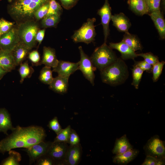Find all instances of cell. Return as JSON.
<instances>
[{"instance_id":"obj_1","label":"cell","mask_w":165,"mask_h":165,"mask_svg":"<svg viewBox=\"0 0 165 165\" xmlns=\"http://www.w3.org/2000/svg\"><path fill=\"white\" fill-rule=\"evenodd\" d=\"M12 131L10 134L0 141V152L3 154L14 148H29L44 141L46 137L44 129L36 125L27 127L18 125Z\"/></svg>"},{"instance_id":"obj_2","label":"cell","mask_w":165,"mask_h":165,"mask_svg":"<svg viewBox=\"0 0 165 165\" xmlns=\"http://www.w3.org/2000/svg\"><path fill=\"white\" fill-rule=\"evenodd\" d=\"M100 71L102 82L113 86L124 82L129 76L127 66L120 58H118L115 62Z\"/></svg>"},{"instance_id":"obj_3","label":"cell","mask_w":165,"mask_h":165,"mask_svg":"<svg viewBox=\"0 0 165 165\" xmlns=\"http://www.w3.org/2000/svg\"><path fill=\"white\" fill-rule=\"evenodd\" d=\"M50 0H16L10 6L9 13L16 20L22 22L30 20L41 6Z\"/></svg>"},{"instance_id":"obj_4","label":"cell","mask_w":165,"mask_h":165,"mask_svg":"<svg viewBox=\"0 0 165 165\" xmlns=\"http://www.w3.org/2000/svg\"><path fill=\"white\" fill-rule=\"evenodd\" d=\"M90 58L94 67L101 71L115 62L118 58L112 49L104 42L94 50Z\"/></svg>"},{"instance_id":"obj_5","label":"cell","mask_w":165,"mask_h":165,"mask_svg":"<svg viewBox=\"0 0 165 165\" xmlns=\"http://www.w3.org/2000/svg\"><path fill=\"white\" fill-rule=\"evenodd\" d=\"M38 30V24L32 20L22 22L17 28L20 41L31 49L35 45V37Z\"/></svg>"},{"instance_id":"obj_6","label":"cell","mask_w":165,"mask_h":165,"mask_svg":"<svg viewBox=\"0 0 165 165\" xmlns=\"http://www.w3.org/2000/svg\"><path fill=\"white\" fill-rule=\"evenodd\" d=\"M96 21L95 18H88L79 29L75 31L72 37L73 41L75 43L82 42L86 44L93 42L96 34L94 25Z\"/></svg>"},{"instance_id":"obj_7","label":"cell","mask_w":165,"mask_h":165,"mask_svg":"<svg viewBox=\"0 0 165 165\" xmlns=\"http://www.w3.org/2000/svg\"><path fill=\"white\" fill-rule=\"evenodd\" d=\"M146 156L159 160L165 158V142L161 140L159 135L151 137L143 147Z\"/></svg>"},{"instance_id":"obj_8","label":"cell","mask_w":165,"mask_h":165,"mask_svg":"<svg viewBox=\"0 0 165 165\" xmlns=\"http://www.w3.org/2000/svg\"><path fill=\"white\" fill-rule=\"evenodd\" d=\"M79 49L80 55L79 70L82 72L85 78L94 85L95 77L94 71L96 68L94 66L90 58L84 52L82 46H79Z\"/></svg>"},{"instance_id":"obj_9","label":"cell","mask_w":165,"mask_h":165,"mask_svg":"<svg viewBox=\"0 0 165 165\" xmlns=\"http://www.w3.org/2000/svg\"><path fill=\"white\" fill-rule=\"evenodd\" d=\"M68 144L64 142H52L46 154L54 160L55 165H63L69 146Z\"/></svg>"},{"instance_id":"obj_10","label":"cell","mask_w":165,"mask_h":165,"mask_svg":"<svg viewBox=\"0 0 165 165\" xmlns=\"http://www.w3.org/2000/svg\"><path fill=\"white\" fill-rule=\"evenodd\" d=\"M20 42L17 28H12L0 36V49L12 51Z\"/></svg>"},{"instance_id":"obj_11","label":"cell","mask_w":165,"mask_h":165,"mask_svg":"<svg viewBox=\"0 0 165 165\" xmlns=\"http://www.w3.org/2000/svg\"><path fill=\"white\" fill-rule=\"evenodd\" d=\"M52 142L43 141L25 148L24 151L29 156L30 164L35 162L40 157L46 154Z\"/></svg>"},{"instance_id":"obj_12","label":"cell","mask_w":165,"mask_h":165,"mask_svg":"<svg viewBox=\"0 0 165 165\" xmlns=\"http://www.w3.org/2000/svg\"><path fill=\"white\" fill-rule=\"evenodd\" d=\"M97 14L101 18L104 36V42L106 43L107 38L110 34L109 24L111 20L112 16L111 8L110 6L108 0H105L102 6L97 11Z\"/></svg>"},{"instance_id":"obj_13","label":"cell","mask_w":165,"mask_h":165,"mask_svg":"<svg viewBox=\"0 0 165 165\" xmlns=\"http://www.w3.org/2000/svg\"><path fill=\"white\" fill-rule=\"evenodd\" d=\"M79 62L72 63L59 61L57 65L53 68L52 71L57 72L58 76L69 78L70 75L79 70Z\"/></svg>"},{"instance_id":"obj_14","label":"cell","mask_w":165,"mask_h":165,"mask_svg":"<svg viewBox=\"0 0 165 165\" xmlns=\"http://www.w3.org/2000/svg\"><path fill=\"white\" fill-rule=\"evenodd\" d=\"M82 154L80 144L69 146L63 162V165H77L80 162Z\"/></svg>"},{"instance_id":"obj_15","label":"cell","mask_w":165,"mask_h":165,"mask_svg":"<svg viewBox=\"0 0 165 165\" xmlns=\"http://www.w3.org/2000/svg\"><path fill=\"white\" fill-rule=\"evenodd\" d=\"M111 20L112 25L118 31L125 33L129 32L131 23L130 19L124 13H120L112 15Z\"/></svg>"},{"instance_id":"obj_16","label":"cell","mask_w":165,"mask_h":165,"mask_svg":"<svg viewBox=\"0 0 165 165\" xmlns=\"http://www.w3.org/2000/svg\"><path fill=\"white\" fill-rule=\"evenodd\" d=\"M112 49L118 50L121 54V59L123 60H133L138 57L137 54L123 41L118 43L110 42L109 46Z\"/></svg>"},{"instance_id":"obj_17","label":"cell","mask_w":165,"mask_h":165,"mask_svg":"<svg viewBox=\"0 0 165 165\" xmlns=\"http://www.w3.org/2000/svg\"><path fill=\"white\" fill-rule=\"evenodd\" d=\"M153 21L161 40L165 39V20L163 13L160 9L148 14Z\"/></svg>"},{"instance_id":"obj_18","label":"cell","mask_w":165,"mask_h":165,"mask_svg":"<svg viewBox=\"0 0 165 165\" xmlns=\"http://www.w3.org/2000/svg\"><path fill=\"white\" fill-rule=\"evenodd\" d=\"M139 152L138 149L133 148L123 153L115 155L112 157L113 162L118 165H126L135 159Z\"/></svg>"},{"instance_id":"obj_19","label":"cell","mask_w":165,"mask_h":165,"mask_svg":"<svg viewBox=\"0 0 165 165\" xmlns=\"http://www.w3.org/2000/svg\"><path fill=\"white\" fill-rule=\"evenodd\" d=\"M0 66L7 72L15 69L16 66L12 51L1 50Z\"/></svg>"},{"instance_id":"obj_20","label":"cell","mask_w":165,"mask_h":165,"mask_svg":"<svg viewBox=\"0 0 165 165\" xmlns=\"http://www.w3.org/2000/svg\"><path fill=\"white\" fill-rule=\"evenodd\" d=\"M58 62L55 50L50 47L44 46L41 64L53 68L57 65Z\"/></svg>"},{"instance_id":"obj_21","label":"cell","mask_w":165,"mask_h":165,"mask_svg":"<svg viewBox=\"0 0 165 165\" xmlns=\"http://www.w3.org/2000/svg\"><path fill=\"white\" fill-rule=\"evenodd\" d=\"M30 49L20 41L12 51L16 66L20 65L25 59Z\"/></svg>"},{"instance_id":"obj_22","label":"cell","mask_w":165,"mask_h":165,"mask_svg":"<svg viewBox=\"0 0 165 165\" xmlns=\"http://www.w3.org/2000/svg\"><path fill=\"white\" fill-rule=\"evenodd\" d=\"M68 78L58 76L53 78L49 85V88L58 93H65L68 90Z\"/></svg>"},{"instance_id":"obj_23","label":"cell","mask_w":165,"mask_h":165,"mask_svg":"<svg viewBox=\"0 0 165 165\" xmlns=\"http://www.w3.org/2000/svg\"><path fill=\"white\" fill-rule=\"evenodd\" d=\"M133 148V146L129 142L126 134H124L115 141L112 153L115 155L123 153Z\"/></svg>"},{"instance_id":"obj_24","label":"cell","mask_w":165,"mask_h":165,"mask_svg":"<svg viewBox=\"0 0 165 165\" xmlns=\"http://www.w3.org/2000/svg\"><path fill=\"white\" fill-rule=\"evenodd\" d=\"M129 8L135 14L142 16L148 14V12L145 0H128Z\"/></svg>"},{"instance_id":"obj_25","label":"cell","mask_w":165,"mask_h":165,"mask_svg":"<svg viewBox=\"0 0 165 165\" xmlns=\"http://www.w3.org/2000/svg\"><path fill=\"white\" fill-rule=\"evenodd\" d=\"M14 128L12 125L10 115L4 108H0V132L7 134V131Z\"/></svg>"},{"instance_id":"obj_26","label":"cell","mask_w":165,"mask_h":165,"mask_svg":"<svg viewBox=\"0 0 165 165\" xmlns=\"http://www.w3.org/2000/svg\"><path fill=\"white\" fill-rule=\"evenodd\" d=\"M134 51H141L143 49L141 41L137 35L129 32L125 33L122 40Z\"/></svg>"},{"instance_id":"obj_27","label":"cell","mask_w":165,"mask_h":165,"mask_svg":"<svg viewBox=\"0 0 165 165\" xmlns=\"http://www.w3.org/2000/svg\"><path fill=\"white\" fill-rule=\"evenodd\" d=\"M9 156L3 160L2 165H19L21 160L20 154L14 150H11L9 151Z\"/></svg>"},{"instance_id":"obj_28","label":"cell","mask_w":165,"mask_h":165,"mask_svg":"<svg viewBox=\"0 0 165 165\" xmlns=\"http://www.w3.org/2000/svg\"><path fill=\"white\" fill-rule=\"evenodd\" d=\"M52 72L51 68L45 66L40 71L39 79L43 83L49 85L53 79Z\"/></svg>"},{"instance_id":"obj_29","label":"cell","mask_w":165,"mask_h":165,"mask_svg":"<svg viewBox=\"0 0 165 165\" xmlns=\"http://www.w3.org/2000/svg\"><path fill=\"white\" fill-rule=\"evenodd\" d=\"M20 65L19 72L20 76V83H22L25 78L31 76L34 70L27 62L22 63Z\"/></svg>"},{"instance_id":"obj_30","label":"cell","mask_w":165,"mask_h":165,"mask_svg":"<svg viewBox=\"0 0 165 165\" xmlns=\"http://www.w3.org/2000/svg\"><path fill=\"white\" fill-rule=\"evenodd\" d=\"M60 20V16L51 15L45 16L41 22L42 27L46 28L50 27H56Z\"/></svg>"},{"instance_id":"obj_31","label":"cell","mask_w":165,"mask_h":165,"mask_svg":"<svg viewBox=\"0 0 165 165\" xmlns=\"http://www.w3.org/2000/svg\"><path fill=\"white\" fill-rule=\"evenodd\" d=\"M133 81L132 85L137 89H138L144 71L137 66L134 64L132 70Z\"/></svg>"},{"instance_id":"obj_32","label":"cell","mask_w":165,"mask_h":165,"mask_svg":"<svg viewBox=\"0 0 165 165\" xmlns=\"http://www.w3.org/2000/svg\"><path fill=\"white\" fill-rule=\"evenodd\" d=\"M62 10L61 6L56 0H50L48 13L45 16L51 15L61 16Z\"/></svg>"},{"instance_id":"obj_33","label":"cell","mask_w":165,"mask_h":165,"mask_svg":"<svg viewBox=\"0 0 165 165\" xmlns=\"http://www.w3.org/2000/svg\"><path fill=\"white\" fill-rule=\"evenodd\" d=\"M72 128L69 125L57 134L53 142H64L68 143L69 137Z\"/></svg>"},{"instance_id":"obj_34","label":"cell","mask_w":165,"mask_h":165,"mask_svg":"<svg viewBox=\"0 0 165 165\" xmlns=\"http://www.w3.org/2000/svg\"><path fill=\"white\" fill-rule=\"evenodd\" d=\"M165 63L164 61H159L152 66V79L154 82H157L158 80L162 73Z\"/></svg>"},{"instance_id":"obj_35","label":"cell","mask_w":165,"mask_h":165,"mask_svg":"<svg viewBox=\"0 0 165 165\" xmlns=\"http://www.w3.org/2000/svg\"><path fill=\"white\" fill-rule=\"evenodd\" d=\"M137 55L143 57L144 61L152 66L159 61L158 57L151 52L137 54Z\"/></svg>"},{"instance_id":"obj_36","label":"cell","mask_w":165,"mask_h":165,"mask_svg":"<svg viewBox=\"0 0 165 165\" xmlns=\"http://www.w3.org/2000/svg\"><path fill=\"white\" fill-rule=\"evenodd\" d=\"M50 2L40 7L35 12L34 17L37 20L44 18L47 15L49 6Z\"/></svg>"},{"instance_id":"obj_37","label":"cell","mask_w":165,"mask_h":165,"mask_svg":"<svg viewBox=\"0 0 165 165\" xmlns=\"http://www.w3.org/2000/svg\"><path fill=\"white\" fill-rule=\"evenodd\" d=\"M145 0L148 8V14L152 12L160 9L161 0Z\"/></svg>"},{"instance_id":"obj_38","label":"cell","mask_w":165,"mask_h":165,"mask_svg":"<svg viewBox=\"0 0 165 165\" xmlns=\"http://www.w3.org/2000/svg\"><path fill=\"white\" fill-rule=\"evenodd\" d=\"M165 164V158L157 159L149 156L146 157L142 165H163Z\"/></svg>"},{"instance_id":"obj_39","label":"cell","mask_w":165,"mask_h":165,"mask_svg":"<svg viewBox=\"0 0 165 165\" xmlns=\"http://www.w3.org/2000/svg\"><path fill=\"white\" fill-rule=\"evenodd\" d=\"M47 126L50 129L54 131L56 134L62 129L57 117H54L49 122Z\"/></svg>"},{"instance_id":"obj_40","label":"cell","mask_w":165,"mask_h":165,"mask_svg":"<svg viewBox=\"0 0 165 165\" xmlns=\"http://www.w3.org/2000/svg\"><path fill=\"white\" fill-rule=\"evenodd\" d=\"M37 165H55L54 160L46 154L39 158L36 161Z\"/></svg>"},{"instance_id":"obj_41","label":"cell","mask_w":165,"mask_h":165,"mask_svg":"<svg viewBox=\"0 0 165 165\" xmlns=\"http://www.w3.org/2000/svg\"><path fill=\"white\" fill-rule=\"evenodd\" d=\"M80 141L79 136L75 130L72 129L69 137L68 144L70 146H75L80 144Z\"/></svg>"},{"instance_id":"obj_42","label":"cell","mask_w":165,"mask_h":165,"mask_svg":"<svg viewBox=\"0 0 165 165\" xmlns=\"http://www.w3.org/2000/svg\"><path fill=\"white\" fill-rule=\"evenodd\" d=\"M14 23L7 21L3 19L0 20V29L2 35L9 31L13 28Z\"/></svg>"},{"instance_id":"obj_43","label":"cell","mask_w":165,"mask_h":165,"mask_svg":"<svg viewBox=\"0 0 165 165\" xmlns=\"http://www.w3.org/2000/svg\"><path fill=\"white\" fill-rule=\"evenodd\" d=\"M134 64L139 67L144 71L148 73L152 72V65L149 64L145 61H134Z\"/></svg>"},{"instance_id":"obj_44","label":"cell","mask_w":165,"mask_h":165,"mask_svg":"<svg viewBox=\"0 0 165 165\" xmlns=\"http://www.w3.org/2000/svg\"><path fill=\"white\" fill-rule=\"evenodd\" d=\"M28 58L29 59L32 63L35 64L39 65L41 64L40 62V58L38 52L36 50H33L29 54Z\"/></svg>"},{"instance_id":"obj_45","label":"cell","mask_w":165,"mask_h":165,"mask_svg":"<svg viewBox=\"0 0 165 165\" xmlns=\"http://www.w3.org/2000/svg\"><path fill=\"white\" fill-rule=\"evenodd\" d=\"M79 0H59L62 6L65 9L69 10L74 6Z\"/></svg>"},{"instance_id":"obj_46","label":"cell","mask_w":165,"mask_h":165,"mask_svg":"<svg viewBox=\"0 0 165 165\" xmlns=\"http://www.w3.org/2000/svg\"><path fill=\"white\" fill-rule=\"evenodd\" d=\"M45 32V29H42L38 30L36 34L35 40L36 42H38L39 45L41 43L44 38Z\"/></svg>"},{"instance_id":"obj_47","label":"cell","mask_w":165,"mask_h":165,"mask_svg":"<svg viewBox=\"0 0 165 165\" xmlns=\"http://www.w3.org/2000/svg\"><path fill=\"white\" fill-rule=\"evenodd\" d=\"M7 72L0 66V80Z\"/></svg>"},{"instance_id":"obj_48","label":"cell","mask_w":165,"mask_h":165,"mask_svg":"<svg viewBox=\"0 0 165 165\" xmlns=\"http://www.w3.org/2000/svg\"><path fill=\"white\" fill-rule=\"evenodd\" d=\"M1 35V31H0V36Z\"/></svg>"},{"instance_id":"obj_49","label":"cell","mask_w":165,"mask_h":165,"mask_svg":"<svg viewBox=\"0 0 165 165\" xmlns=\"http://www.w3.org/2000/svg\"><path fill=\"white\" fill-rule=\"evenodd\" d=\"M1 50L0 49V51H1Z\"/></svg>"},{"instance_id":"obj_50","label":"cell","mask_w":165,"mask_h":165,"mask_svg":"<svg viewBox=\"0 0 165 165\" xmlns=\"http://www.w3.org/2000/svg\"></svg>"}]
</instances>
